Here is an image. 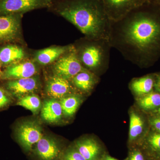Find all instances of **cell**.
<instances>
[{"label":"cell","mask_w":160,"mask_h":160,"mask_svg":"<svg viewBox=\"0 0 160 160\" xmlns=\"http://www.w3.org/2000/svg\"><path fill=\"white\" fill-rule=\"evenodd\" d=\"M151 1L142 3L121 19L111 21L112 48L141 67L150 66L160 57V12L152 9Z\"/></svg>","instance_id":"cell-1"},{"label":"cell","mask_w":160,"mask_h":160,"mask_svg":"<svg viewBox=\"0 0 160 160\" xmlns=\"http://www.w3.org/2000/svg\"><path fill=\"white\" fill-rule=\"evenodd\" d=\"M49 9L72 23L86 38L109 39L111 21L98 0H57Z\"/></svg>","instance_id":"cell-2"},{"label":"cell","mask_w":160,"mask_h":160,"mask_svg":"<svg viewBox=\"0 0 160 160\" xmlns=\"http://www.w3.org/2000/svg\"><path fill=\"white\" fill-rule=\"evenodd\" d=\"M79 46H74L78 58L84 69L97 75L109 66L112 47L109 40L86 38Z\"/></svg>","instance_id":"cell-3"},{"label":"cell","mask_w":160,"mask_h":160,"mask_svg":"<svg viewBox=\"0 0 160 160\" xmlns=\"http://www.w3.org/2000/svg\"><path fill=\"white\" fill-rule=\"evenodd\" d=\"M57 0H0V16L22 14L35 9L49 8Z\"/></svg>","instance_id":"cell-4"},{"label":"cell","mask_w":160,"mask_h":160,"mask_svg":"<svg viewBox=\"0 0 160 160\" xmlns=\"http://www.w3.org/2000/svg\"><path fill=\"white\" fill-rule=\"evenodd\" d=\"M85 69L78 58L73 46L62 56L54 66L56 75L68 80L72 79Z\"/></svg>","instance_id":"cell-5"},{"label":"cell","mask_w":160,"mask_h":160,"mask_svg":"<svg viewBox=\"0 0 160 160\" xmlns=\"http://www.w3.org/2000/svg\"><path fill=\"white\" fill-rule=\"evenodd\" d=\"M110 21L116 22L124 18L143 3L140 0H98Z\"/></svg>","instance_id":"cell-6"},{"label":"cell","mask_w":160,"mask_h":160,"mask_svg":"<svg viewBox=\"0 0 160 160\" xmlns=\"http://www.w3.org/2000/svg\"><path fill=\"white\" fill-rule=\"evenodd\" d=\"M17 136L20 144L27 150H30L43 137L41 127L33 121H27L19 125Z\"/></svg>","instance_id":"cell-7"},{"label":"cell","mask_w":160,"mask_h":160,"mask_svg":"<svg viewBox=\"0 0 160 160\" xmlns=\"http://www.w3.org/2000/svg\"><path fill=\"white\" fill-rule=\"evenodd\" d=\"M22 14L0 16V44L11 42L18 36Z\"/></svg>","instance_id":"cell-8"},{"label":"cell","mask_w":160,"mask_h":160,"mask_svg":"<svg viewBox=\"0 0 160 160\" xmlns=\"http://www.w3.org/2000/svg\"><path fill=\"white\" fill-rule=\"evenodd\" d=\"M37 69L34 63L30 62L9 65L2 73V78L14 80L32 77Z\"/></svg>","instance_id":"cell-9"},{"label":"cell","mask_w":160,"mask_h":160,"mask_svg":"<svg viewBox=\"0 0 160 160\" xmlns=\"http://www.w3.org/2000/svg\"><path fill=\"white\" fill-rule=\"evenodd\" d=\"M38 86V80L33 77L10 80L7 83L9 91L20 98L35 91Z\"/></svg>","instance_id":"cell-10"},{"label":"cell","mask_w":160,"mask_h":160,"mask_svg":"<svg viewBox=\"0 0 160 160\" xmlns=\"http://www.w3.org/2000/svg\"><path fill=\"white\" fill-rule=\"evenodd\" d=\"M73 88L69 80L55 76L50 79L46 86V93L53 98H62L67 96Z\"/></svg>","instance_id":"cell-11"},{"label":"cell","mask_w":160,"mask_h":160,"mask_svg":"<svg viewBox=\"0 0 160 160\" xmlns=\"http://www.w3.org/2000/svg\"><path fill=\"white\" fill-rule=\"evenodd\" d=\"M36 144L37 152L42 160H54L59 154L56 142L50 138L42 137Z\"/></svg>","instance_id":"cell-12"},{"label":"cell","mask_w":160,"mask_h":160,"mask_svg":"<svg viewBox=\"0 0 160 160\" xmlns=\"http://www.w3.org/2000/svg\"><path fill=\"white\" fill-rule=\"evenodd\" d=\"M63 111L61 103L54 99L46 101L41 112L42 118L49 123L57 122L62 118Z\"/></svg>","instance_id":"cell-13"},{"label":"cell","mask_w":160,"mask_h":160,"mask_svg":"<svg viewBox=\"0 0 160 160\" xmlns=\"http://www.w3.org/2000/svg\"><path fill=\"white\" fill-rule=\"evenodd\" d=\"M75 87L84 92H89L94 88L98 81L97 75L85 69L72 79Z\"/></svg>","instance_id":"cell-14"},{"label":"cell","mask_w":160,"mask_h":160,"mask_svg":"<svg viewBox=\"0 0 160 160\" xmlns=\"http://www.w3.org/2000/svg\"><path fill=\"white\" fill-rule=\"evenodd\" d=\"M72 46L52 47L43 49L38 52L36 55V60L42 65H48L69 51Z\"/></svg>","instance_id":"cell-15"},{"label":"cell","mask_w":160,"mask_h":160,"mask_svg":"<svg viewBox=\"0 0 160 160\" xmlns=\"http://www.w3.org/2000/svg\"><path fill=\"white\" fill-rule=\"evenodd\" d=\"M77 148L86 160H98L100 147L94 140L87 139L80 141L77 144Z\"/></svg>","instance_id":"cell-16"},{"label":"cell","mask_w":160,"mask_h":160,"mask_svg":"<svg viewBox=\"0 0 160 160\" xmlns=\"http://www.w3.org/2000/svg\"><path fill=\"white\" fill-rule=\"evenodd\" d=\"M24 52L15 45H8L0 49V63L10 65L22 60L24 57Z\"/></svg>","instance_id":"cell-17"},{"label":"cell","mask_w":160,"mask_h":160,"mask_svg":"<svg viewBox=\"0 0 160 160\" xmlns=\"http://www.w3.org/2000/svg\"><path fill=\"white\" fill-rule=\"evenodd\" d=\"M156 79L152 76L134 79L130 83V88L132 91L138 95H145L152 92L155 87Z\"/></svg>","instance_id":"cell-18"},{"label":"cell","mask_w":160,"mask_h":160,"mask_svg":"<svg viewBox=\"0 0 160 160\" xmlns=\"http://www.w3.org/2000/svg\"><path fill=\"white\" fill-rule=\"evenodd\" d=\"M63 113L66 116L73 115L80 104V98L77 96L71 95L62 98L60 102Z\"/></svg>","instance_id":"cell-19"},{"label":"cell","mask_w":160,"mask_h":160,"mask_svg":"<svg viewBox=\"0 0 160 160\" xmlns=\"http://www.w3.org/2000/svg\"><path fill=\"white\" fill-rule=\"evenodd\" d=\"M143 122L139 116L131 112L130 115L129 138L131 141L135 140L142 134L143 129Z\"/></svg>","instance_id":"cell-20"},{"label":"cell","mask_w":160,"mask_h":160,"mask_svg":"<svg viewBox=\"0 0 160 160\" xmlns=\"http://www.w3.org/2000/svg\"><path fill=\"white\" fill-rule=\"evenodd\" d=\"M17 104L36 113L40 109L41 102L39 98L36 95H26L20 98Z\"/></svg>","instance_id":"cell-21"},{"label":"cell","mask_w":160,"mask_h":160,"mask_svg":"<svg viewBox=\"0 0 160 160\" xmlns=\"http://www.w3.org/2000/svg\"><path fill=\"white\" fill-rule=\"evenodd\" d=\"M139 101L140 106L143 109L149 110L156 109L160 106V93L151 92L144 95Z\"/></svg>","instance_id":"cell-22"},{"label":"cell","mask_w":160,"mask_h":160,"mask_svg":"<svg viewBox=\"0 0 160 160\" xmlns=\"http://www.w3.org/2000/svg\"><path fill=\"white\" fill-rule=\"evenodd\" d=\"M149 142L152 149L160 151V133L152 135L149 138Z\"/></svg>","instance_id":"cell-23"},{"label":"cell","mask_w":160,"mask_h":160,"mask_svg":"<svg viewBox=\"0 0 160 160\" xmlns=\"http://www.w3.org/2000/svg\"><path fill=\"white\" fill-rule=\"evenodd\" d=\"M63 160H86L78 151H69L66 153Z\"/></svg>","instance_id":"cell-24"},{"label":"cell","mask_w":160,"mask_h":160,"mask_svg":"<svg viewBox=\"0 0 160 160\" xmlns=\"http://www.w3.org/2000/svg\"><path fill=\"white\" fill-rule=\"evenodd\" d=\"M10 97L6 91L0 88V109L7 106L10 103Z\"/></svg>","instance_id":"cell-25"},{"label":"cell","mask_w":160,"mask_h":160,"mask_svg":"<svg viewBox=\"0 0 160 160\" xmlns=\"http://www.w3.org/2000/svg\"><path fill=\"white\" fill-rule=\"evenodd\" d=\"M152 126L160 133V117L153 118L151 120Z\"/></svg>","instance_id":"cell-26"},{"label":"cell","mask_w":160,"mask_h":160,"mask_svg":"<svg viewBox=\"0 0 160 160\" xmlns=\"http://www.w3.org/2000/svg\"><path fill=\"white\" fill-rule=\"evenodd\" d=\"M130 160H145L143 155L139 151L133 152L130 157Z\"/></svg>","instance_id":"cell-27"},{"label":"cell","mask_w":160,"mask_h":160,"mask_svg":"<svg viewBox=\"0 0 160 160\" xmlns=\"http://www.w3.org/2000/svg\"><path fill=\"white\" fill-rule=\"evenodd\" d=\"M155 87L157 90L158 92H159L160 93V74L158 75L156 77L155 84Z\"/></svg>","instance_id":"cell-28"},{"label":"cell","mask_w":160,"mask_h":160,"mask_svg":"<svg viewBox=\"0 0 160 160\" xmlns=\"http://www.w3.org/2000/svg\"><path fill=\"white\" fill-rule=\"evenodd\" d=\"M104 160H118V159H116L114 158H113L112 157H111L110 156L106 157V158Z\"/></svg>","instance_id":"cell-29"},{"label":"cell","mask_w":160,"mask_h":160,"mask_svg":"<svg viewBox=\"0 0 160 160\" xmlns=\"http://www.w3.org/2000/svg\"><path fill=\"white\" fill-rule=\"evenodd\" d=\"M140 1L144 2H148V1H151V0H140Z\"/></svg>","instance_id":"cell-30"},{"label":"cell","mask_w":160,"mask_h":160,"mask_svg":"<svg viewBox=\"0 0 160 160\" xmlns=\"http://www.w3.org/2000/svg\"><path fill=\"white\" fill-rule=\"evenodd\" d=\"M1 74V67H0V75Z\"/></svg>","instance_id":"cell-31"},{"label":"cell","mask_w":160,"mask_h":160,"mask_svg":"<svg viewBox=\"0 0 160 160\" xmlns=\"http://www.w3.org/2000/svg\"><path fill=\"white\" fill-rule=\"evenodd\" d=\"M158 1H159V2H160V0H158Z\"/></svg>","instance_id":"cell-32"}]
</instances>
